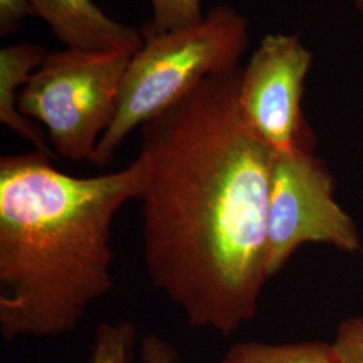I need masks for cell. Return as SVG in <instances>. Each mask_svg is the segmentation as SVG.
<instances>
[{
  "label": "cell",
  "instance_id": "obj_5",
  "mask_svg": "<svg viewBox=\"0 0 363 363\" xmlns=\"http://www.w3.org/2000/svg\"><path fill=\"white\" fill-rule=\"evenodd\" d=\"M307 242L347 253L362 247L354 220L334 198L333 174L313 154V145L274 157L267 216L268 277Z\"/></svg>",
  "mask_w": 363,
  "mask_h": 363
},
{
  "label": "cell",
  "instance_id": "obj_11",
  "mask_svg": "<svg viewBox=\"0 0 363 363\" xmlns=\"http://www.w3.org/2000/svg\"><path fill=\"white\" fill-rule=\"evenodd\" d=\"M152 19L142 34H159L193 26L205 16L201 0H151Z\"/></svg>",
  "mask_w": 363,
  "mask_h": 363
},
{
  "label": "cell",
  "instance_id": "obj_14",
  "mask_svg": "<svg viewBox=\"0 0 363 363\" xmlns=\"http://www.w3.org/2000/svg\"><path fill=\"white\" fill-rule=\"evenodd\" d=\"M142 358L144 363H177L178 355L163 339L150 335L142 342Z\"/></svg>",
  "mask_w": 363,
  "mask_h": 363
},
{
  "label": "cell",
  "instance_id": "obj_8",
  "mask_svg": "<svg viewBox=\"0 0 363 363\" xmlns=\"http://www.w3.org/2000/svg\"><path fill=\"white\" fill-rule=\"evenodd\" d=\"M45 55L42 46L30 42L11 45L0 50V121L33 143L35 151L55 159L45 132L28 117L23 116L16 105V91L30 81Z\"/></svg>",
  "mask_w": 363,
  "mask_h": 363
},
{
  "label": "cell",
  "instance_id": "obj_1",
  "mask_svg": "<svg viewBox=\"0 0 363 363\" xmlns=\"http://www.w3.org/2000/svg\"><path fill=\"white\" fill-rule=\"evenodd\" d=\"M241 67L205 78L140 127L144 262L195 328L255 318L267 274L276 154L238 105Z\"/></svg>",
  "mask_w": 363,
  "mask_h": 363
},
{
  "label": "cell",
  "instance_id": "obj_4",
  "mask_svg": "<svg viewBox=\"0 0 363 363\" xmlns=\"http://www.w3.org/2000/svg\"><path fill=\"white\" fill-rule=\"evenodd\" d=\"M132 57L127 50L77 48L46 54L18 94V111L46 128L58 155L91 162L116 115Z\"/></svg>",
  "mask_w": 363,
  "mask_h": 363
},
{
  "label": "cell",
  "instance_id": "obj_3",
  "mask_svg": "<svg viewBox=\"0 0 363 363\" xmlns=\"http://www.w3.org/2000/svg\"><path fill=\"white\" fill-rule=\"evenodd\" d=\"M121 82L115 118L91 163L108 166L132 130L178 103L205 78L240 67L249 45L247 21L230 6L213 7L193 26L145 34Z\"/></svg>",
  "mask_w": 363,
  "mask_h": 363
},
{
  "label": "cell",
  "instance_id": "obj_10",
  "mask_svg": "<svg viewBox=\"0 0 363 363\" xmlns=\"http://www.w3.org/2000/svg\"><path fill=\"white\" fill-rule=\"evenodd\" d=\"M138 328L130 320L101 323L91 347L89 363H132Z\"/></svg>",
  "mask_w": 363,
  "mask_h": 363
},
{
  "label": "cell",
  "instance_id": "obj_15",
  "mask_svg": "<svg viewBox=\"0 0 363 363\" xmlns=\"http://www.w3.org/2000/svg\"><path fill=\"white\" fill-rule=\"evenodd\" d=\"M355 4H357V7H358V10L361 11V13L363 15V0H355Z\"/></svg>",
  "mask_w": 363,
  "mask_h": 363
},
{
  "label": "cell",
  "instance_id": "obj_13",
  "mask_svg": "<svg viewBox=\"0 0 363 363\" xmlns=\"http://www.w3.org/2000/svg\"><path fill=\"white\" fill-rule=\"evenodd\" d=\"M31 15L37 16L30 0H0V34H13L22 21Z\"/></svg>",
  "mask_w": 363,
  "mask_h": 363
},
{
  "label": "cell",
  "instance_id": "obj_7",
  "mask_svg": "<svg viewBox=\"0 0 363 363\" xmlns=\"http://www.w3.org/2000/svg\"><path fill=\"white\" fill-rule=\"evenodd\" d=\"M57 38L67 48L117 49L139 52L144 45L142 31L125 26L96 6L93 0H30Z\"/></svg>",
  "mask_w": 363,
  "mask_h": 363
},
{
  "label": "cell",
  "instance_id": "obj_9",
  "mask_svg": "<svg viewBox=\"0 0 363 363\" xmlns=\"http://www.w3.org/2000/svg\"><path fill=\"white\" fill-rule=\"evenodd\" d=\"M220 363H342L333 343H235L223 354Z\"/></svg>",
  "mask_w": 363,
  "mask_h": 363
},
{
  "label": "cell",
  "instance_id": "obj_6",
  "mask_svg": "<svg viewBox=\"0 0 363 363\" xmlns=\"http://www.w3.org/2000/svg\"><path fill=\"white\" fill-rule=\"evenodd\" d=\"M312 54L294 34H268L241 69L238 105L249 127L276 155L315 144L301 111Z\"/></svg>",
  "mask_w": 363,
  "mask_h": 363
},
{
  "label": "cell",
  "instance_id": "obj_12",
  "mask_svg": "<svg viewBox=\"0 0 363 363\" xmlns=\"http://www.w3.org/2000/svg\"><path fill=\"white\" fill-rule=\"evenodd\" d=\"M333 345L340 362L363 363V316L343 320Z\"/></svg>",
  "mask_w": 363,
  "mask_h": 363
},
{
  "label": "cell",
  "instance_id": "obj_2",
  "mask_svg": "<svg viewBox=\"0 0 363 363\" xmlns=\"http://www.w3.org/2000/svg\"><path fill=\"white\" fill-rule=\"evenodd\" d=\"M39 151L0 160V333H72L113 288L112 226L143 189V166L78 178Z\"/></svg>",
  "mask_w": 363,
  "mask_h": 363
}]
</instances>
